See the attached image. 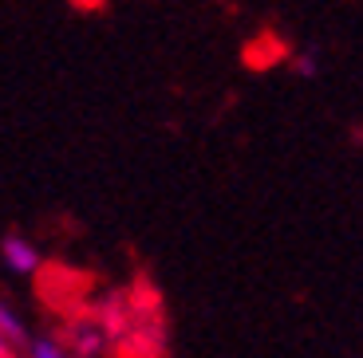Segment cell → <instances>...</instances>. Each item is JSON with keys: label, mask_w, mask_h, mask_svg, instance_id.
Returning <instances> with one entry per match:
<instances>
[{"label": "cell", "mask_w": 363, "mask_h": 358, "mask_svg": "<svg viewBox=\"0 0 363 358\" xmlns=\"http://www.w3.org/2000/svg\"><path fill=\"white\" fill-rule=\"evenodd\" d=\"M0 260H4V268H9L12 276H36V272L44 268V252L20 233H9L0 241Z\"/></svg>", "instance_id": "cell-1"}, {"label": "cell", "mask_w": 363, "mask_h": 358, "mask_svg": "<svg viewBox=\"0 0 363 358\" xmlns=\"http://www.w3.org/2000/svg\"><path fill=\"white\" fill-rule=\"evenodd\" d=\"M20 358H72V350L55 339V335H28L20 342Z\"/></svg>", "instance_id": "cell-2"}, {"label": "cell", "mask_w": 363, "mask_h": 358, "mask_svg": "<svg viewBox=\"0 0 363 358\" xmlns=\"http://www.w3.org/2000/svg\"><path fill=\"white\" fill-rule=\"evenodd\" d=\"M0 339H4V342H12L16 350H20V342L28 339L24 315H20V311H16V307H12L4 296H0Z\"/></svg>", "instance_id": "cell-3"}, {"label": "cell", "mask_w": 363, "mask_h": 358, "mask_svg": "<svg viewBox=\"0 0 363 358\" xmlns=\"http://www.w3.org/2000/svg\"><path fill=\"white\" fill-rule=\"evenodd\" d=\"M0 358H16V347H12V342H4V339H0Z\"/></svg>", "instance_id": "cell-4"}]
</instances>
